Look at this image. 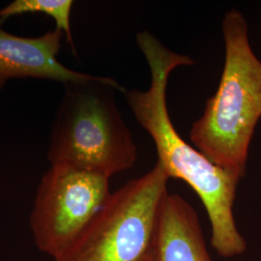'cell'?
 Here are the masks:
<instances>
[{"label": "cell", "mask_w": 261, "mask_h": 261, "mask_svg": "<svg viewBox=\"0 0 261 261\" xmlns=\"http://www.w3.org/2000/svg\"><path fill=\"white\" fill-rule=\"evenodd\" d=\"M224 63L216 93L190 130L193 144L218 167L245 175L261 118V61L252 50L242 13L224 14Z\"/></svg>", "instance_id": "obj_2"}, {"label": "cell", "mask_w": 261, "mask_h": 261, "mask_svg": "<svg viewBox=\"0 0 261 261\" xmlns=\"http://www.w3.org/2000/svg\"><path fill=\"white\" fill-rule=\"evenodd\" d=\"M74 5L72 0H15L0 9V23L18 15L41 13L53 18L56 29L65 35L72 53L76 56L74 40L71 31V12Z\"/></svg>", "instance_id": "obj_8"}, {"label": "cell", "mask_w": 261, "mask_h": 261, "mask_svg": "<svg viewBox=\"0 0 261 261\" xmlns=\"http://www.w3.org/2000/svg\"><path fill=\"white\" fill-rule=\"evenodd\" d=\"M168 175L158 162L112 193L91 222L54 261H141L152 250Z\"/></svg>", "instance_id": "obj_4"}, {"label": "cell", "mask_w": 261, "mask_h": 261, "mask_svg": "<svg viewBox=\"0 0 261 261\" xmlns=\"http://www.w3.org/2000/svg\"><path fill=\"white\" fill-rule=\"evenodd\" d=\"M156 261H213L196 210L176 194L165 197L154 240Z\"/></svg>", "instance_id": "obj_7"}, {"label": "cell", "mask_w": 261, "mask_h": 261, "mask_svg": "<svg viewBox=\"0 0 261 261\" xmlns=\"http://www.w3.org/2000/svg\"><path fill=\"white\" fill-rule=\"evenodd\" d=\"M109 76L64 84L51 128L47 159L108 177L132 168L138 149L114 92H125Z\"/></svg>", "instance_id": "obj_3"}, {"label": "cell", "mask_w": 261, "mask_h": 261, "mask_svg": "<svg viewBox=\"0 0 261 261\" xmlns=\"http://www.w3.org/2000/svg\"><path fill=\"white\" fill-rule=\"evenodd\" d=\"M63 33L55 29L42 36L20 37L0 27V90L11 79H46L66 84L94 75L74 71L57 60Z\"/></svg>", "instance_id": "obj_6"}, {"label": "cell", "mask_w": 261, "mask_h": 261, "mask_svg": "<svg viewBox=\"0 0 261 261\" xmlns=\"http://www.w3.org/2000/svg\"><path fill=\"white\" fill-rule=\"evenodd\" d=\"M141 261H156V257H155V253H154V245L152 250L148 252V254L142 259Z\"/></svg>", "instance_id": "obj_9"}, {"label": "cell", "mask_w": 261, "mask_h": 261, "mask_svg": "<svg viewBox=\"0 0 261 261\" xmlns=\"http://www.w3.org/2000/svg\"><path fill=\"white\" fill-rule=\"evenodd\" d=\"M151 73L147 90L130 89L124 95L137 122L154 141L159 164L168 178L184 181L205 207L211 224V244L221 256L232 257L246 251L247 243L234 219L237 186L242 174L216 166L182 139L170 119L167 105L168 77L178 67L192 66L191 56L166 47L149 31L136 36Z\"/></svg>", "instance_id": "obj_1"}, {"label": "cell", "mask_w": 261, "mask_h": 261, "mask_svg": "<svg viewBox=\"0 0 261 261\" xmlns=\"http://www.w3.org/2000/svg\"><path fill=\"white\" fill-rule=\"evenodd\" d=\"M110 177L66 165H51L42 178L30 214L40 252L54 260L75 242L110 197Z\"/></svg>", "instance_id": "obj_5"}]
</instances>
